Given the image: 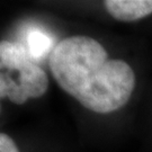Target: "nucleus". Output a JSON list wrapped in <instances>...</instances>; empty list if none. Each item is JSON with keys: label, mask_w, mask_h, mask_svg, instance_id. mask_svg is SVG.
<instances>
[{"label": "nucleus", "mask_w": 152, "mask_h": 152, "mask_svg": "<svg viewBox=\"0 0 152 152\" xmlns=\"http://www.w3.org/2000/svg\"><path fill=\"white\" fill-rule=\"evenodd\" d=\"M49 64L61 89L98 114L122 108L135 88L131 65L109 59L103 45L88 36L62 39L50 54Z\"/></svg>", "instance_id": "obj_1"}, {"label": "nucleus", "mask_w": 152, "mask_h": 152, "mask_svg": "<svg viewBox=\"0 0 152 152\" xmlns=\"http://www.w3.org/2000/svg\"><path fill=\"white\" fill-rule=\"evenodd\" d=\"M0 97L22 105L31 98L42 97L49 88L46 72L19 42L0 43Z\"/></svg>", "instance_id": "obj_2"}, {"label": "nucleus", "mask_w": 152, "mask_h": 152, "mask_svg": "<svg viewBox=\"0 0 152 152\" xmlns=\"http://www.w3.org/2000/svg\"><path fill=\"white\" fill-rule=\"evenodd\" d=\"M105 9L122 22H134L152 14V0H106Z\"/></svg>", "instance_id": "obj_3"}, {"label": "nucleus", "mask_w": 152, "mask_h": 152, "mask_svg": "<svg viewBox=\"0 0 152 152\" xmlns=\"http://www.w3.org/2000/svg\"><path fill=\"white\" fill-rule=\"evenodd\" d=\"M27 50L29 54L35 61L44 58L45 55L52 53L53 51V39L50 37L49 34L33 29L27 35Z\"/></svg>", "instance_id": "obj_4"}, {"label": "nucleus", "mask_w": 152, "mask_h": 152, "mask_svg": "<svg viewBox=\"0 0 152 152\" xmlns=\"http://www.w3.org/2000/svg\"><path fill=\"white\" fill-rule=\"evenodd\" d=\"M0 152H19L15 141L6 133L0 134Z\"/></svg>", "instance_id": "obj_5"}]
</instances>
